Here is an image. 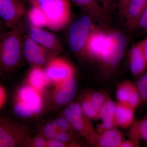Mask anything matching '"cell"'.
Returning a JSON list of instances; mask_svg holds the SVG:
<instances>
[{"label":"cell","mask_w":147,"mask_h":147,"mask_svg":"<svg viewBox=\"0 0 147 147\" xmlns=\"http://www.w3.org/2000/svg\"><path fill=\"white\" fill-rule=\"evenodd\" d=\"M28 36L49 52L59 53L63 47L57 37L42 28L31 27L28 30Z\"/></svg>","instance_id":"30bf717a"},{"label":"cell","mask_w":147,"mask_h":147,"mask_svg":"<svg viewBox=\"0 0 147 147\" xmlns=\"http://www.w3.org/2000/svg\"><path fill=\"white\" fill-rule=\"evenodd\" d=\"M63 114L74 129L80 132L91 144L95 146L99 133L87 119L88 118L83 113L80 104L71 103L64 110Z\"/></svg>","instance_id":"277c9868"},{"label":"cell","mask_w":147,"mask_h":147,"mask_svg":"<svg viewBox=\"0 0 147 147\" xmlns=\"http://www.w3.org/2000/svg\"><path fill=\"white\" fill-rule=\"evenodd\" d=\"M129 139L140 143L143 140L146 143L147 146V114L144 118L140 120H135L130 127Z\"/></svg>","instance_id":"d6986e66"},{"label":"cell","mask_w":147,"mask_h":147,"mask_svg":"<svg viewBox=\"0 0 147 147\" xmlns=\"http://www.w3.org/2000/svg\"><path fill=\"white\" fill-rule=\"evenodd\" d=\"M128 65L132 75L137 78L147 71V62L142 40L130 48L128 54Z\"/></svg>","instance_id":"7c38bea8"},{"label":"cell","mask_w":147,"mask_h":147,"mask_svg":"<svg viewBox=\"0 0 147 147\" xmlns=\"http://www.w3.org/2000/svg\"><path fill=\"white\" fill-rule=\"evenodd\" d=\"M140 147V143L129 139L128 140H123L119 147Z\"/></svg>","instance_id":"d6a6232c"},{"label":"cell","mask_w":147,"mask_h":147,"mask_svg":"<svg viewBox=\"0 0 147 147\" xmlns=\"http://www.w3.org/2000/svg\"><path fill=\"white\" fill-rule=\"evenodd\" d=\"M18 95L21 101L27 104L34 114L40 112L42 100L38 90L32 86H25L21 88Z\"/></svg>","instance_id":"e0dca14e"},{"label":"cell","mask_w":147,"mask_h":147,"mask_svg":"<svg viewBox=\"0 0 147 147\" xmlns=\"http://www.w3.org/2000/svg\"><path fill=\"white\" fill-rule=\"evenodd\" d=\"M52 124L55 125L57 129H59L61 131H65L68 129L70 124L68 121L63 118L56 119L53 121Z\"/></svg>","instance_id":"83f0119b"},{"label":"cell","mask_w":147,"mask_h":147,"mask_svg":"<svg viewBox=\"0 0 147 147\" xmlns=\"http://www.w3.org/2000/svg\"><path fill=\"white\" fill-rule=\"evenodd\" d=\"M93 18L84 15L71 23L68 31V44L74 53H83L92 28Z\"/></svg>","instance_id":"5b68a950"},{"label":"cell","mask_w":147,"mask_h":147,"mask_svg":"<svg viewBox=\"0 0 147 147\" xmlns=\"http://www.w3.org/2000/svg\"><path fill=\"white\" fill-rule=\"evenodd\" d=\"M77 85L74 77L59 85L55 94L56 102L59 105H64L71 102L76 95Z\"/></svg>","instance_id":"9a60e30c"},{"label":"cell","mask_w":147,"mask_h":147,"mask_svg":"<svg viewBox=\"0 0 147 147\" xmlns=\"http://www.w3.org/2000/svg\"><path fill=\"white\" fill-rule=\"evenodd\" d=\"M135 83L139 90L147 88V71L138 78Z\"/></svg>","instance_id":"1f68e13d"},{"label":"cell","mask_w":147,"mask_h":147,"mask_svg":"<svg viewBox=\"0 0 147 147\" xmlns=\"http://www.w3.org/2000/svg\"><path fill=\"white\" fill-rule=\"evenodd\" d=\"M147 3V0H130L123 18L127 30L135 32Z\"/></svg>","instance_id":"5bb4252c"},{"label":"cell","mask_w":147,"mask_h":147,"mask_svg":"<svg viewBox=\"0 0 147 147\" xmlns=\"http://www.w3.org/2000/svg\"><path fill=\"white\" fill-rule=\"evenodd\" d=\"M15 144V142L13 137L1 126L0 128V147H12L14 146Z\"/></svg>","instance_id":"484cf974"},{"label":"cell","mask_w":147,"mask_h":147,"mask_svg":"<svg viewBox=\"0 0 147 147\" xmlns=\"http://www.w3.org/2000/svg\"><path fill=\"white\" fill-rule=\"evenodd\" d=\"M5 93L4 90L1 87L0 88V105L1 107L3 106L5 101Z\"/></svg>","instance_id":"74e56055"},{"label":"cell","mask_w":147,"mask_h":147,"mask_svg":"<svg viewBox=\"0 0 147 147\" xmlns=\"http://www.w3.org/2000/svg\"><path fill=\"white\" fill-rule=\"evenodd\" d=\"M57 129L53 124H47L43 128L44 135L46 138L49 139L55 138L57 133Z\"/></svg>","instance_id":"f1b7e54d"},{"label":"cell","mask_w":147,"mask_h":147,"mask_svg":"<svg viewBox=\"0 0 147 147\" xmlns=\"http://www.w3.org/2000/svg\"><path fill=\"white\" fill-rule=\"evenodd\" d=\"M100 24L106 25L111 20L110 12L96 0H69Z\"/></svg>","instance_id":"9c48e42d"},{"label":"cell","mask_w":147,"mask_h":147,"mask_svg":"<svg viewBox=\"0 0 147 147\" xmlns=\"http://www.w3.org/2000/svg\"><path fill=\"white\" fill-rule=\"evenodd\" d=\"M141 104V96L139 90L136 83H134L131 88L127 105L136 110V108H138Z\"/></svg>","instance_id":"d4e9b609"},{"label":"cell","mask_w":147,"mask_h":147,"mask_svg":"<svg viewBox=\"0 0 147 147\" xmlns=\"http://www.w3.org/2000/svg\"><path fill=\"white\" fill-rule=\"evenodd\" d=\"M108 32L93 26L83 54L99 62L107 41Z\"/></svg>","instance_id":"52a82bcc"},{"label":"cell","mask_w":147,"mask_h":147,"mask_svg":"<svg viewBox=\"0 0 147 147\" xmlns=\"http://www.w3.org/2000/svg\"><path fill=\"white\" fill-rule=\"evenodd\" d=\"M55 139L62 142H66L69 141V137L66 133L64 131H61L56 134Z\"/></svg>","instance_id":"836d02e7"},{"label":"cell","mask_w":147,"mask_h":147,"mask_svg":"<svg viewBox=\"0 0 147 147\" xmlns=\"http://www.w3.org/2000/svg\"><path fill=\"white\" fill-rule=\"evenodd\" d=\"M127 45L126 37L121 32H108L105 48L98 62L102 74L110 75L117 69L123 57Z\"/></svg>","instance_id":"6da1fadb"},{"label":"cell","mask_w":147,"mask_h":147,"mask_svg":"<svg viewBox=\"0 0 147 147\" xmlns=\"http://www.w3.org/2000/svg\"><path fill=\"white\" fill-rule=\"evenodd\" d=\"M24 39L17 28L2 34L0 40V52L2 64L11 67L18 63L23 53Z\"/></svg>","instance_id":"3957f363"},{"label":"cell","mask_w":147,"mask_h":147,"mask_svg":"<svg viewBox=\"0 0 147 147\" xmlns=\"http://www.w3.org/2000/svg\"><path fill=\"white\" fill-rule=\"evenodd\" d=\"M26 13L25 5L19 0H0V16L9 28H16Z\"/></svg>","instance_id":"8992f818"},{"label":"cell","mask_w":147,"mask_h":147,"mask_svg":"<svg viewBox=\"0 0 147 147\" xmlns=\"http://www.w3.org/2000/svg\"><path fill=\"white\" fill-rule=\"evenodd\" d=\"M34 145L36 147H44L47 145V143L44 139L41 138H38L34 141Z\"/></svg>","instance_id":"8d00e7d4"},{"label":"cell","mask_w":147,"mask_h":147,"mask_svg":"<svg viewBox=\"0 0 147 147\" xmlns=\"http://www.w3.org/2000/svg\"><path fill=\"white\" fill-rule=\"evenodd\" d=\"M28 1H33V0H28Z\"/></svg>","instance_id":"ab89813d"},{"label":"cell","mask_w":147,"mask_h":147,"mask_svg":"<svg viewBox=\"0 0 147 147\" xmlns=\"http://www.w3.org/2000/svg\"><path fill=\"white\" fill-rule=\"evenodd\" d=\"M47 146L50 147H63L65 146L63 142H60L56 139L50 140L47 142Z\"/></svg>","instance_id":"e575fe53"},{"label":"cell","mask_w":147,"mask_h":147,"mask_svg":"<svg viewBox=\"0 0 147 147\" xmlns=\"http://www.w3.org/2000/svg\"><path fill=\"white\" fill-rule=\"evenodd\" d=\"M144 53L147 62V36L142 40Z\"/></svg>","instance_id":"f35d334b"},{"label":"cell","mask_w":147,"mask_h":147,"mask_svg":"<svg viewBox=\"0 0 147 147\" xmlns=\"http://www.w3.org/2000/svg\"><path fill=\"white\" fill-rule=\"evenodd\" d=\"M28 18L32 27L42 28L47 27V21L45 13L39 7L32 5L28 12Z\"/></svg>","instance_id":"ffe728a7"},{"label":"cell","mask_w":147,"mask_h":147,"mask_svg":"<svg viewBox=\"0 0 147 147\" xmlns=\"http://www.w3.org/2000/svg\"><path fill=\"white\" fill-rule=\"evenodd\" d=\"M29 79L32 87L37 90H42L48 81L45 70L38 67L32 69L29 74Z\"/></svg>","instance_id":"44dd1931"},{"label":"cell","mask_w":147,"mask_h":147,"mask_svg":"<svg viewBox=\"0 0 147 147\" xmlns=\"http://www.w3.org/2000/svg\"></svg>","instance_id":"60d3db41"},{"label":"cell","mask_w":147,"mask_h":147,"mask_svg":"<svg viewBox=\"0 0 147 147\" xmlns=\"http://www.w3.org/2000/svg\"><path fill=\"white\" fill-rule=\"evenodd\" d=\"M116 104L117 102L106 94L105 101L100 108L96 119L101 121V123L98 125L96 129L98 133L111 129L117 128L115 121Z\"/></svg>","instance_id":"8fae6325"},{"label":"cell","mask_w":147,"mask_h":147,"mask_svg":"<svg viewBox=\"0 0 147 147\" xmlns=\"http://www.w3.org/2000/svg\"><path fill=\"white\" fill-rule=\"evenodd\" d=\"M49 51L31 38L28 35L24 38L23 54L30 63L38 65L44 64Z\"/></svg>","instance_id":"4fadbf2b"},{"label":"cell","mask_w":147,"mask_h":147,"mask_svg":"<svg viewBox=\"0 0 147 147\" xmlns=\"http://www.w3.org/2000/svg\"><path fill=\"white\" fill-rule=\"evenodd\" d=\"M130 0H118L117 8L120 16L123 17Z\"/></svg>","instance_id":"4dcf8cb0"},{"label":"cell","mask_w":147,"mask_h":147,"mask_svg":"<svg viewBox=\"0 0 147 147\" xmlns=\"http://www.w3.org/2000/svg\"><path fill=\"white\" fill-rule=\"evenodd\" d=\"M45 71L48 81L59 85L74 76L72 66L66 61L59 58L50 61Z\"/></svg>","instance_id":"ba28073f"},{"label":"cell","mask_w":147,"mask_h":147,"mask_svg":"<svg viewBox=\"0 0 147 147\" xmlns=\"http://www.w3.org/2000/svg\"><path fill=\"white\" fill-rule=\"evenodd\" d=\"M141 96V104L147 103V88L139 90Z\"/></svg>","instance_id":"d590c367"},{"label":"cell","mask_w":147,"mask_h":147,"mask_svg":"<svg viewBox=\"0 0 147 147\" xmlns=\"http://www.w3.org/2000/svg\"><path fill=\"white\" fill-rule=\"evenodd\" d=\"M69 0H33L32 5L39 7L45 13L47 27L58 31L66 26L70 20L71 7Z\"/></svg>","instance_id":"7a4b0ae2"},{"label":"cell","mask_w":147,"mask_h":147,"mask_svg":"<svg viewBox=\"0 0 147 147\" xmlns=\"http://www.w3.org/2000/svg\"><path fill=\"white\" fill-rule=\"evenodd\" d=\"M135 31H137L141 34H147V3Z\"/></svg>","instance_id":"4316f807"},{"label":"cell","mask_w":147,"mask_h":147,"mask_svg":"<svg viewBox=\"0 0 147 147\" xmlns=\"http://www.w3.org/2000/svg\"><path fill=\"white\" fill-rule=\"evenodd\" d=\"M123 141L121 131L117 128H112L99 133L96 146L99 147H119Z\"/></svg>","instance_id":"ac0fdd59"},{"label":"cell","mask_w":147,"mask_h":147,"mask_svg":"<svg viewBox=\"0 0 147 147\" xmlns=\"http://www.w3.org/2000/svg\"><path fill=\"white\" fill-rule=\"evenodd\" d=\"M84 115L89 119H96L98 111L93 104L90 101L87 96L84 99L82 104H80Z\"/></svg>","instance_id":"603a6c76"},{"label":"cell","mask_w":147,"mask_h":147,"mask_svg":"<svg viewBox=\"0 0 147 147\" xmlns=\"http://www.w3.org/2000/svg\"><path fill=\"white\" fill-rule=\"evenodd\" d=\"M134 84L130 81H124L117 85L116 92L117 102L127 105L129 98Z\"/></svg>","instance_id":"7402d4cb"},{"label":"cell","mask_w":147,"mask_h":147,"mask_svg":"<svg viewBox=\"0 0 147 147\" xmlns=\"http://www.w3.org/2000/svg\"><path fill=\"white\" fill-rule=\"evenodd\" d=\"M13 111L16 116L24 119L31 117L34 113L32 109L22 101L16 104L13 108Z\"/></svg>","instance_id":"cb8c5ba5"},{"label":"cell","mask_w":147,"mask_h":147,"mask_svg":"<svg viewBox=\"0 0 147 147\" xmlns=\"http://www.w3.org/2000/svg\"><path fill=\"white\" fill-rule=\"evenodd\" d=\"M117 102L115 121L117 127L130 128L135 120V109L126 104Z\"/></svg>","instance_id":"2e32d148"},{"label":"cell","mask_w":147,"mask_h":147,"mask_svg":"<svg viewBox=\"0 0 147 147\" xmlns=\"http://www.w3.org/2000/svg\"><path fill=\"white\" fill-rule=\"evenodd\" d=\"M104 8L110 12L117 5L118 0H96Z\"/></svg>","instance_id":"f546056e"}]
</instances>
